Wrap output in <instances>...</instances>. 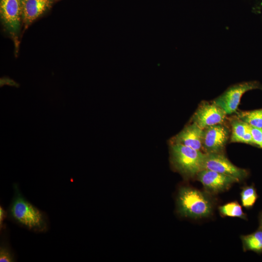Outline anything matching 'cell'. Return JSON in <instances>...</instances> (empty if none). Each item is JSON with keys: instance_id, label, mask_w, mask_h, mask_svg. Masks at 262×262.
<instances>
[{"instance_id": "6da1fadb", "label": "cell", "mask_w": 262, "mask_h": 262, "mask_svg": "<svg viewBox=\"0 0 262 262\" xmlns=\"http://www.w3.org/2000/svg\"><path fill=\"white\" fill-rule=\"evenodd\" d=\"M13 189V197L7 210L9 219L30 231L46 232L49 227L47 214L23 196L18 184L14 183Z\"/></svg>"}, {"instance_id": "7a4b0ae2", "label": "cell", "mask_w": 262, "mask_h": 262, "mask_svg": "<svg viewBox=\"0 0 262 262\" xmlns=\"http://www.w3.org/2000/svg\"><path fill=\"white\" fill-rule=\"evenodd\" d=\"M177 198L178 211L183 216L198 219L208 217L212 213L211 199L197 189L182 187L179 190Z\"/></svg>"}, {"instance_id": "3957f363", "label": "cell", "mask_w": 262, "mask_h": 262, "mask_svg": "<svg viewBox=\"0 0 262 262\" xmlns=\"http://www.w3.org/2000/svg\"><path fill=\"white\" fill-rule=\"evenodd\" d=\"M170 160L174 168L184 177L193 178L203 169L206 153L180 144H170Z\"/></svg>"}, {"instance_id": "277c9868", "label": "cell", "mask_w": 262, "mask_h": 262, "mask_svg": "<svg viewBox=\"0 0 262 262\" xmlns=\"http://www.w3.org/2000/svg\"><path fill=\"white\" fill-rule=\"evenodd\" d=\"M256 89L262 90V85L258 81L240 82L229 86L213 101L222 108L227 115L231 114L236 111L243 94Z\"/></svg>"}, {"instance_id": "5b68a950", "label": "cell", "mask_w": 262, "mask_h": 262, "mask_svg": "<svg viewBox=\"0 0 262 262\" xmlns=\"http://www.w3.org/2000/svg\"><path fill=\"white\" fill-rule=\"evenodd\" d=\"M229 137V130L223 124L203 129L202 152L206 154L224 153Z\"/></svg>"}, {"instance_id": "8992f818", "label": "cell", "mask_w": 262, "mask_h": 262, "mask_svg": "<svg viewBox=\"0 0 262 262\" xmlns=\"http://www.w3.org/2000/svg\"><path fill=\"white\" fill-rule=\"evenodd\" d=\"M227 115L225 111L213 101H203L192 116L191 122L204 129L210 126L223 124Z\"/></svg>"}, {"instance_id": "52a82bcc", "label": "cell", "mask_w": 262, "mask_h": 262, "mask_svg": "<svg viewBox=\"0 0 262 262\" xmlns=\"http://www.w3.org/2000/svg\"><path fill=\"white\" fill-rule=\"evenodd\" d=\"M204 169L233 177L239 181L245 179L248 175L246 170L234 165L224 153H206Z\"/></svg>"}, {"instance_id": "ba28073f", "label": "cell", "mask_w": 262, "mask_h": 262, "mask_svg": "<svg viewBox=\"0 0 262 262\" xmlns=\"http://www.w3.org/2000/svg\"><path fill=\"white\" fill-rule=\"evenodd\" d=\"M0 13L5 28L14 38H17L22 19L21 0H0Z\"/></svg>"}, {"instance_id": "9c48e42d", "label": "cell", "mask_w": 262, "mask_h": 262, "mask_svg": "<svg viewBox=\"0 0 262 262\" xmlns=\"http://www.w3.org/2000/svg\"><path fill=\"white\" fill-rule=\"evenodd\" d=\"M205 189L211 194H217L228 189L237 179L214 171L202 169L196 175Z\"/></svg>"}, {"instance_id": "30bf717a", "label": "cell", "mask_w": 262, "mask_h": 262, "mask_svg": "<svg viewBox=\"0 0 262 262\" xmlns=\"http://www.w3.org/2000/svg\"><path fill=\"white\" fill-rule=\"evenodd\" d=\"M203 129L191 122L170 140V144H180L202 151Z\"/></svg>"}, {"instance_id": "8fae6325", "label": "cell", "mask_w": 262, "mask_h": 262, "mask_svg": "<svg viewBox=\"0 0 262 262\" xmlns=\"http://www.w3.org/2000/svg\"><path fill=\"white\" fill-rule=\"evenodd\" d=\"M21 3L22 20L28 26L50 8L52 0H21Z\"/></svg>"}, {"instance_id": "7c38bea8", "label": "cell", "mask_w": 262, "mask_h": 262, "mask_svg": "<svg viewBox=\"0 0 262 262\" xmlns=\"http://www.w3.org/2000/svg\"><path fill=\"white\" fill-rule=\"evenodd\" d=\"M244 250L262 253V229L260 228L254 232L241 237Z\"/></svg>"}, {"instance_id": "4fadbf2b", "label": "cell", "mask_w": 262, "mask_h": 262, "mask_svg": "<svg viewBox=\"0 0 262 262\" xmlns=\"http://www.w3.org/2000/svg\"><path fill=\"white\" fill-rule=\"evenodd\" d=\"M6 227L0 230V262H14L16 257L8 240Z\"/></svg>"}, {"instance_id": "5bb4252c", "label": "cell", "mask_w": 262, "mask_h": 262, "mask_svg": "<svg viewBox=\"0 0 262 262\" xmlns=\"http://www.w3.org/2000/svg\"><path fill=\"white\" fill-rule=\"evenodd\" d=\"M231 126L230 142L243 143L244 137L250 131L249 125L237 118L231 120Z\"/></svg>"}, {"instance_id": "9a60e30c", "label": "cell", "mask_w": 262, "mask_h": 262, "mask_svg": "<svg viewBox=\"0 0 262 262\" xmlns=\"http://www.w3.org/2000/svg\"><path fill=\"white\" fill-rule=\"evenodd\" d=\"M237 118L253 127L262 129V108L238 113Z\"/></svg>"}, {"instance_id": "2e32d148", "label": "cell", "mask_w": 262, "mask_h": 262, "mask_svg": "<svg viewBox=\"0 0 262 262\" xmlns=\"http://www.w3.org/2000/svg\"><path fill=\"white\" fill-rule=\"evenodd\" d=\"M219 211L223 216L246 218L241 206L237 201L230 202L220 206Z\"/></svg>"}, {"instance_id": "e0dca14e", "label": "cell", "mask_w": 262, "mask_h": 262, "mask_svg": "<svg viewBox=\"0 0 262 262\" xmlns=\"http://www.w3.org/2000/svg\"><path fill=\"white\" fill-rule=\"evenodd\" d=\"M258 197L256 189L252 185L244 187L241 192L242 205L247 209H250L254 206Z\"/></svg>"}, {"instance_id": "ac0fdd59", "label": "cell", "mask_w": 262, "mask_h": 262, "mask_svg": "<svg viewBox=\"0 0 262 262\" xmlns=\"http://www.w3.org/2000/svg\"><path fill=\"white\" fill-rule=\"evenodd\" d=\"M250 129L254 145L262 148V129L250 126Z\"/></svg>"}, {"instance_id": "d6986e66", "label": "cell", "mask_w": 262, "mask_h": 262, "mask_svg": "<svg viewBox=\"0 0 262 262\" xmlns=\"http://www.w3.org/2000/svg\"><path fill=\"white\" fill-rule=\"evenodd\" d=\"M7 217V212L5 211L3 208L0 206V230H2L6 227L4 224L3 221Z\"/></svg>"}, {"instance_id": "ffe728a7", "label": "cell", "mask_w": 262, "mask_h": 262, "mask_svg": "<svg viewBox=\"0 0 262 262\" xmlns=\"http://www.w3.org/2000/svg\"><path fill=\"white\" fill-rule=\"evenodd\" d=\"M260 228L262 229V213L261 214L260 218Z\"/></svg>"}]
</instances>
